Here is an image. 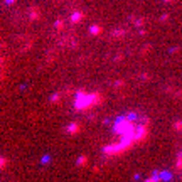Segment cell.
<instances>
[{
	"label": "cell",
	"mask_w": 182,
	"mask_h": 182,
	"mask_svg": "<svg viewBox=\"0 0 182 182\" xmlns=\"http://www.w3.org/2000/svg\"><path fill=\"white\" fill-rule=\"evenodd\" d=\"M103 103V96L98 91H93V93H88L86 89H78L76 94H74V103L73 106L76 111H84L91 106H98Z\"/></svg>",
	"instance_id": "1"
},
{
	"label": "cell",
	"mask_w": 182,
	"mask_h": 182,
	"mask_svg": "<svg viewBox=\"0 0 182 182\" xmlns=\"http://www.w3.org/2000/svg\"><path fill=\"white\" fill-rule=\"evenodd\" d=\"M79 132H81V125L78 121H73V123H69L66 127V133H69V135H76Z\"/></svg>",
	"instance_id": "2"
},
{
	"label": "cell",
	"mask_w": 182,
	"mask_h": 182,
	"mask_svg": "<svg viewBox=\"0 0 182 182\" xmlns=\"http://www.w3.org/2000/svg\"><path fill=\"white\" fill-rule=\"evenodd\" d=\"M39 17H40V10H39V7L32 5L30 8H29V19H30V20H37Z\"/></svg>",
	"instance_id": "3"
},
{
	"label": "cell",
	"mask_w": 182,
	"mask_h": 182,
	"mask_svg": "<svg viewBox=\"0 0 182 182\" xmlns=\"http://www.w3.org/2000/svg\"><path fill=\"white\" fill-rule=\"evenodd\" d=\"M83 17H84V13L79 12V10H76V12H73V15L69 17V22H71V24H78V22L83 20Z\"/></svg>",
	"instance_id": "4"
},
{
	"label": "cell",
	"mask_w": 182,
	"mask_h": 182,
	"mask_svg": "<svg viewBox=\"0 0 182 182\" xmlns=\"http://www.w3.org/2000/svg\"><path fill=\"white\" fill-rule=\"evenodd\" d=\"M89 32L93 34V35H96V34H100V32H101V27L98 25V24H93V25L89 27Z\"/></svg>",
	"instance_id": "5"
},
{
	"label": "cell",
	"mask_w": 182,
	"mask_h": 182,
	"mask_svg": "<svg viewBox=\"0 0 182 182\" xmlns=\"http://www.w3.org/2000/svg\"><path fill=\"white\" fill-rule=\"evenodd\" d=\"M86 162H88V159L84 157V155H81V157H78V160H76V164H78L79 167H84V165H86Z\"/></svg>",
	"instance_id": "6"
},
{
	"label": "cell",
	"mask_w": 182,
	"mask_h": 182,
	"mask_svg": "<svg viewBox=\"0 0 182 182\" xmlns=\"http://www.w3.org/2000/svg\"><path fill=\"white\" fill-rule=\"evenodd\" d=\"M54 27H56L57 30H61V29L64 27V20H62V19H57L56 22H54Z\"/></svg>",
	"instance_id": "7"
},
{
	"label": "cell",
	"mask_w": 182,
	"mask_h": 182,
	"mask_svg": "<svg viewBox=\"0 0 182 182\" xmlns=\"http://www.w3.org/2000/svg\"><path fill=\"white\" fill-rule=\"evenodd\" d=\"M59 100H61V93H54L51 96V103H59Z\"/></svg>",
	"instance_id": "8"
},
{
	"label": "cell",
	"mask_w": 182,
	"mask_h": 182,
	"mask_svg": "<svg viewBox=\"0 0 182 182\" xmlns=\"http://www.w3.org/2000/svg\"><path fill=\"white\" fill-rule=\"evenodd\" d=\"M7 162H8V160H7L5 157H0V169H5L7 167Z\"/></svg>",
	"instance_id": "9"
},
{
	"label": "cell",
	"mask_w": 182,
	"mask_h": 182,
	"mask_svg": "<svg viewBox=\"0 0 182 182\" xmlns=\"http://www.w3.org/2000/svg\"><path fill=\"white\" fill-rule=\"evenodd\" d=\"M49 159H51V157H49V155H46V157H42V164H47V162H49Z\"/></svg>",
	"instance_id": "10"
},
{
	"label": "cell",
	"mask_w": 182,
	"mask_h": 182,
	"mask_svg": "<svg viewBox=\"0 0 182 182\" xmlns=\"http://www.w3.org/2000/svg\"><path fill=\"white\" fill-rule=\"evenodd\" d=\"M13 2H15V0H5V4H7V5H12Z\"/></svg>",
	"instance_id": "11"
}]
</instances>
